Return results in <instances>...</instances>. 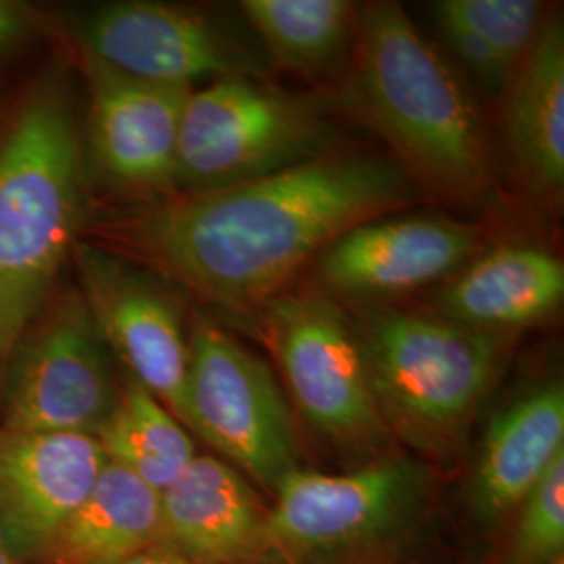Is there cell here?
Returning a JSON list of instances; mask_svg holds the SVG:
<instances>
[{
	"mask_svg": "<svg viewBox=\"0 0 564 564\" xmlns=\"http://www.w3.org/2000/svg\"><path fill=\"white\" fill-rule=\"evenodd\" d=\"M393 163L318 158L260 181L191 193L130 224V241L165 274L232 314L281 295L307 260L410 202Z\"/></svg>",
	"mask_w": 564,
	"mask_h": 564,
	"instance_id": "cell-1",
	"label": "cell"
},
{
	"mask_svg": "<svg viewBox=\"0 0 564 564\" xmlns=\"http://www.w3.org/2000/svg\"><path fill=\"white\" fill-rule=\"evenodd\" d=\"M349 109L437 195L484 199L491 186L479 109L460 78L398 2L358 11Z\"/></svg>",
	"mask_w": 564,
	"mask_h": 564,
	"instance_id": "cell-2",
	"label": "cell"
},
{
	"mask_svg": "<svg viewBox=\"0 0 564 564\" xmlns=\"http://www.w3.org/2000/svg\"><path fill=\"white\" fill-rule=\"evenodd\" d=\"M78 142L72 102L57 82L30 95L0 142V379L74 249Z\"/></svg>",
	"mask_w": 564,
	"mask_h": 564,
	"instance_id": "cell-3",
	"label": "cell"
},
{
	"mask_svg": "<svg viewBox=\"0 0 564 564\" xmlns=\"http://www.w3.org/2000/svg\"><path fill=\"white\" fill-rule=\"evenodd\" d=\"M354 330L391 440L421 460L458 456L505 370L508 337L391 310L364 314Z\"/></svg>",
	"mask_w": 564,
	"mask_h": 564,
	"instance_id": "cell-4",
	"label": "cell"
},
{
	"mask_svg": "<svg viewBox=\"0 0 564 564\" xmlns=\"http://www.w3.org/2000/svg\"><path fill=\"white\" fill-rule=\"evenodd\" d=\"M333 137L316 102L251 78H224L186 99L174 182L207 193L260 181L324 158Z\"/></svg>",
	"mask_w": 564,
	"mask_h": 564,
	"instance_id": "cell-5",
	"label": "cell"
},
{
	"mask_svg": "<svg viewBox=\"0 0 564 564\" xmlns=\"http://www.w3.org/2000/svg\"><path fill=\"white\" fill-rule=\"evenodd\" d=\"M429 489V466L383 454L349 473L291 470L268 510V556L323 564L393 542L414 523Z\"/></svg>",
	"mask_w": 564,
	"mask_h": 564,
	"instance_id": "cell-6",
	"label": "cell"
},
{
	"mask_svg": "<svg viewBox=\"0 0 564 564\" xmlns=\"http://www.w3.org/2000/svg\"><path fill=\"white\" fill-rule=\"evenodd\" d=\"M263 333L305 423L339 449L383 456L391 435L339 305L316 293L279 295L263 305Z\"/></svg>",
	"mask_w": 564,
	"mask_h": 564,
	"instance_id": "cell-7",
	"label": "cell"
},
{
	"mask_svg": "<svg viewBox=\"0 0 564 564\" xmlns=\"http://www.w3.org/2000/svg\"><path fill=\"white\" fill-rule=\"evenodd\" d=\"M184 426L268 494L300 468L293 416L274 372L214 324H195L188 337Z\"/></svg>",
	"mask_w": 564,
	"mask_h": 564,
	"instance_id": "cell-8",
	"label": "cell"
},
{
	"mask_svg": "<svg viewBox=\"0 0 564 564\" xmlns=\"http://www.w3.org/2000/svg\"><path fill=\"white\" fill-rule=\"evenodd\" d=\"M120 389L82 295H65L28 328L2 372V429L97 435Z\"/></svg>",
	"mask_w": 564,
	"mask_h": 564,
	"instance_id": "cell-9",
	"label": "cell"
},
{
	"mask_svg": "<svg viewBox=\"0 0 564 564\" xmlns=\"http://www.w3.org/2000/svg\"><path fill=\"white\" fill-rule=\"evenodd\" d=\"M74 260L82 300L111 356L184 424L188 337L181 307L151 276L93 245H74Z\"/></svg>",
	"mask_w": 564,
	"mask_h": 564,
	"instance_id": "cell-10",
	"label": "cell"
},
{
	"mask_svg": "<svg viewBox=\"0 0 564 564\" xmlns=\"http://www.w3.org/2000/svg\"><path fill=\"white\" fill-rule=\"evenodd\" d=\"M86 57L134 80L191 88L205 78H251V55L199 13L162 2H113L80 28Z\"/></svg>",
	"mask_w": 564,
	"mask_h": 564,
	"instance_id": "cell-11",
	"label": "cell"
},
{
	"mask_svg": "<svg viewBox=\"0 0 564 564\" xmlns=\"http://www.w3.org/2000/svg\"><path fill=\"white\" fill-rule=\"evenodd\" d=\"M107 463L95 435L0 426V535L15 563L41 561Z\"/></svg>",
	"mask_w": 564,
	"mask_h": 564,
	"instance_id": "cell-12",
	"label": "cell"
},
{
	"mask_svg": "<svg viewBox=\"0 0 564 564\" xmlns=\"http://www.w3.org/2000/svg\"><path fill=\"white\" fill-rule=\"evenodd\" d=\"M477 247L479 237L468 224L429 216L377 218L330 242L316 276L341 297H395L463 270Z\"/></svg>",
	"mask_w": 564,
	"mask_h": 564,
	"instance_id": "cell-13",
	"label": "cell"
},
{
	"mask_svg": "<svg viewBox=\"0 0 564 564\" xmlns=\"http://www.w3.org/2000/svg\"><path fill=\"white\" fill-rule=\"evenodd\" d=\"M88 141L102 172L128 186L176 176L182 111L191 88L134 80L88 59Z\"/></svg>",
	"mask_w": 564,
	"mask_h": 564,
	"instance_id": "cell-14",
	"label": "cell"
},
{
	"mask_svg": "<svg viewBox=\"0 0 564 564\" xmlns=\"http://www.w3.org/2000/svg\"><path fill=\"white\" fill-rule=\"evenodd\" d=\"M268 510L232 464L197 454L160 491L162 545L193 564H256L268 556Z\"/></svg>",
	"mask_w": 564,
	"mask_h": 564,
	"instance_id": "cell-15",
	"label": "cell"
},
{
	"mask_svg": "<svg viewBox=\"0 0 564 564\" xmlns=\"http://www.w3.org/2000/svg\"><path fill=\"white\" fill-rule=\"evenodd\" d=\"M564 456V387L540 384L487 426L473 464L466 502L475 523H505L550 466Z\"/></svg>",
	"mask_w": 564,
	"mask_h": 564,
	"instance_id": "cell-16",
	"label": "cell"
},
{
	"mask_svg": "<svg viewBox=\"0 0 564 564\" xmlns=\"http://www.w3.org/2000/svg\"><path fill=\"white\" fill-rule=\"evenodd\" d=\"M564 300V263L550 251L506 245L442 289L437 312L449 323L505 335L550 318Z\"/></svg>",
	"mask_w": 564,
	"mask_h": 564,
	"instance_id": "cell-17",
	"label": "cell"
},
{
	"mask_svg": "<svg viewBox=\"0 0 564 564\" xmlns=\"http://www.w3.org/2000/svg\"><path fill=\"white\" fill-rule=\"evenodd\" d=\"M510 86L506 142L529 188L552 202L564 188V28L550 18Z\"/></svg>",
	"mask_w": 564,
	"mask_h": 564,
	"instance_id": "cell-18",
	"label": "cell"
},
{
	"mask_svg": "<svg viewBox=\"0 0 564 564\" xmlns=\"http://www.w3.org/2000/svg\"><path fill=\"white\" fill-rule=\"evenodd\" d=\"M162 545L160 491L107 463L39 563L121 564Z\"/></svg>",
	"mask_w": 564,
	"mask_h": 564,
	"instance_id": "cell-19",
	"label": "cell"
},
{
	"mask_svg": "<svg viewBox=\"0 0 564 564\" xmlns=\"http://www.w3.org/2000/svg\"><path fill=\"white\" fill-rule=\"evenodd\" d=\"M109 463L163 491L197 456L186 426L142 384L126 377L120 398L95 435Z\"/></svg>",
	"mask_w": 564,
	"mask_h": 564,
	"instance_id": "cell-20",
	"label": "cell"
},
{
	"mask_svg": "<svg viewBox=\"0 0 564 564\" xmlns=\"http://www.w3.org/2000/svg\"><path fill=\"white\" fill-rule=\"evenodd\" d=\"M241 7L274 61L303 76L341 59L358 23L347 0H245Z\"/></svg>",
	"mask_w": 564,
	"mask_h": 564,
	"instance_id": "cell-21",
	"label": "cell"
},
{
	"mask_svg": "<svg viewBox=\"0 0 564 564\" xmlns=\"http://www.w3.org/2000/svg\"><path fill=\"white\" fill-rule=\"evenodd\" d=\"M510 521L506 564H554L564 558V456L550 466Z\"/></svg>",
	"mask_w": 564,
	"mask_h": 564,
	"instance_id": "cell-22",
	"label": "cell"
},
{
	"mask_svg": "<svg viewBox=\"0 0 564 564\" xmlns=\"http://www.w3.org/2000/svg\"><path fill=\"white\" fill-rule=\"evenodd\" d=\"M433 13L458 21L514 69L529 55L545 23L544 4L535 0H442L435 2Z\"/></svg>",
	"mask_w": 564,
	"mask_h": 564,
	"instance_id": "cell-23",
	"label": "cell"
},
{
	"mask_svg": "<svg viewBox=\"0 0 564 564\" xmlns=\"http://www.w3.org/2000/svg\"><path fill=\"white\" fill-rule=\"evenodd\" d=\"M435 20L449 48L458 55L464 67L484 88L491 93H500L514 78L517 69L477 34L466 30L458 21L440 18V15H435Z\"/></svg>",
	"mask_w": 564,
	"mask_h": 564,
	"instance_id": "cell-24",
	"label": "cell"
},
{
	"mask_svg": "<svg viewBox=\"0 0 564 564\" xmlns=\"http://www.w3.org/2000/svg\"><path fill=\"white\" fill-rule=\"evenodd\" d=\"M30 30L28 9L18 2L0 0V53L13 48Z\"/></svg>",
	"mask_w": 564,
	"mask_h": 564,
	"instance_id": "cell-25",
	"label": "cell"
},
{
	"mask_svg": "<svg viewBox=\"0 0 564 564\" xmlns=\"http://www.w3.org/2000/svg\"><path fill=\"white\" fill-rule=\"evenodd\" d=\"M121 564H193L188 563L186 558H182L181 554H176V552H172L170 547H165V545H155V547H151V550H147V552H142L139 556H134V558H130V561H126V563Z\"/></svg>",
	"mask_w": 564,
	"mask_h": 564,
	"instance_id": "cell-26",
	"label": "cell"
},
{
	"mask_svg": "<svg viewBox=\"0 0 564 564\" xmlns=\"http://www.w3.org/2000/svg\"><path fill=\"white\" fill-rule=\"evenodd\" d=\"M0 564H18L15 563V558L9 554L4 542H2V535H0Z\"/></svg>",
	"mask_w": 564,
	"mask_h": 564,
	"instance_id": "cell-27",
	"label": "cell"
},
{
	"mask_svg": "<svg viewBox=\"0 0 564 564\" xmlns=\"http://www.w3.org/2000/svg\"><path fill=\"white\" fill-rule=\"evenodd\" d=\"M554 564H564V558H563V561H556V563H554Z\"/></svg>",
	"mask_w": 564,
	"mask_h": 564,
	"instance_id": "cell-28",
	"label": "cell"
}]
</instances>
